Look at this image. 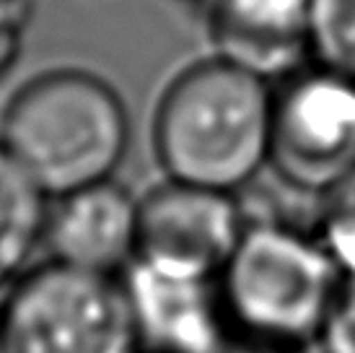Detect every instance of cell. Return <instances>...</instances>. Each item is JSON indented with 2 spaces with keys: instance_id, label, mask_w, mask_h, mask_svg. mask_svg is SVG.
Masks as SVG:
<instances>
[{
  "instance_id": "9c48e42d",
  "label": "cell",
  "mask_w": 355,
  "mask_h": 353,
  "mask_svg": "<svg viewBox=\"0 0 355 353\" xmlns=\"http://www.w3.org/2000/svg\"><path fill=\"white\" fill-rule=\"evenodd\" d=\"M138 200L117 179L52 197L42 234L47 260L119 278L138 257Z\"/></svg>"
},
{
  "instance_id": "4fadbf2b",
  "label": "cell",
  "mask_w": 355,
  "mask_h": 353,
  "mask_svg": "<svg viewBox=\"0 0 355 353\" xmlns=\"http://www.w3.org/2000/svg\"><path fill=\"white\" fill-rule=\"evenodd\" d=\"M314 345L319 353H355V281H345Z\"/></svg>"
},
{
  "instance_id": "5bb4252c",
  "label": "cell",
  "mask_w": 355,
  "mask_h": 353,
  "mask_svg": "<svg viewBox=\"0 0 355 353\" xmlns=\"http://www.w3.org/2000/svg\"><path fill=\"white\" fill-rule=\"evenodd\" d=\"M26 19L29 13L24 0H0V79L13 68L19 58Z\"/></svg>"
},
{
  "instance_id": "30bf717a",
  "label": "cell",
  "mask_w": 355,
  "mask_h": 353,
  "mask_svg": "<svg viewBox=\"0 0 355 353\" xmlns=\"http://www.w3.org/2000/svg\"><path fill=\"white\" fill-rule=\"evenodd\" d=\"M50 197L0 148V296L31 268Z\"/></svg>"
},
{
  "instance_id": "8fae6325",
  "label": "cell",
  "mask_w": 355,
  "mask_h": 353,
  "mask_svg": "<svg viewBox=\"0 0 355 353\" xmlns=\"http://www.w3.org/2000/svg\"><path fill=\"white\" fill-rule=\"evenodd\" d=\"M311 63L355 81V0H311Z\"/></svg>"
},
{
  "instance_id": "7a4b0ae2",
  "label": "cell",
  "mask_w": 355,
  "mask_h": 353,
  "mask_svg": "<svg viewBox=\"0 0 355 353\" xmlns=\"http://www.w3.org/2000/svg\"><path fill=\"white\" fill-rule=\"evenodd\" d=\"M0 148L52 200L114 179L130 148L128 107L91 70H44L3 107Z\"/></svg>"
},
{
  "instance_id": "ba28073f",
  "label": "cell",
  "mask_w": 355,
  "mask_h": 353,
  "mask_svg": "<svg viewBox=\"0 0 355 353\" xmlns=\"http://www.w3.org/2000/svg\"><path fill=\"white\" fill-rule=\"evenodd\" d=\"M213 55L270 83L311 63V0H195Z\"/></svg>"
},
{
  "instance_id": "8992f818",
  "label": "cell",
  "mask_w": 355,
  "mask_h": 353,
  "mask_svg": "<svg viewBox=\"0 0 355 353\" xmlns=\"http://www.w3.org/2000/svg\"><path fill=\"white\" fill-rule=\"evenodd\" d=\"M239 195L166 179L138 200V257L177 275L218 281L247 229Z\"/></svg>"
},
{
  "instance_id": "277c9868",
  "label": "cell",
  "mask_w": 355,
  "mask_h": 353,
  "mask_svg": "<svg viewBox=\"0 0 355 353\" xmlns=\"http://www.w3.org/2000/svg\"><path fill=\"white\" fill-rule=\"evenodd\" d=\"M3 353H143L119 278L44 260L0 302Z\"/></svg>"
},
{
  "instance_id": "52a82bcc",
  "label": "cell",
  "mask_w": 355,
  "mask_h": 353,
  "mask_svg": "<svg viewBox=\"0 0 355 353\" xmlns=\"http://www.w3.org/2000/svg\"><path fill=\"white\" fill-rule=\"evenodd\" d=\"M143 353H218L231 335L218 281L132 260L119 275Z\"/></svg>"
},
{
  "instance_id": "3957f363",
  "label": "cell",
  "mask_w": 355,
  "mask_h": 353,
  "mask_svg": "<svg viewBox=\"0 0 355 353\" xmlns=\"http://www.w3.org/2000/svg\"><path fill=\"white\" fill-rule=\"evenodd\" d=\"M345 286L316 231L249 218L218 278L231 333L267 343L309 348Z\"/></svg>"
},
{
  "instance_id": "6da1fadb",
  "label": "cell",
  "mask_w": 355,
  "mask_h": 353,
  "mask_svg": "<svg viewBox=\"0 0 355 353\" xmlns=\"http://www.w3.org/2000/svg\"><path fill=\"white\" fill-rule=\"evenodd\" d=\"M275 83L216 55L184 68L158 99L153 151L166 179L239 195L267 169Z\"/></svg>"
},
{
  "instance_id": "2e32d148",
  "label": "cell",
  "mask_w": 355,
  "mask_h": 353,
  "mask_svg": "<svg viewBox=\"0 0 355 353\" xmlns=\"http://www.w3.org/2000/svg\"><path fill=\"white\" fill-rule=\"evenodd\" d=\"M0 353H3V345H0Z\"/></svg>"
},
{
  "instance_id": "7c38bea8",
  "label": "cell",
  "mask_w": 355,
  "mask_h": 353,
  "mask_svg": "<svg viewBox=\"0 0 355 353\" xmlns=\"http://www.w3.org/2000/svg\"><path fill=\"white\" fill-rule=\"evenodd\" d=\"M314 231L345 281H355V174L319 197Z\"/></svg>"
},
{
  "instance_id": "5b68a950",
  "label": "cell",
  "mask_w": 355,
  "mask_h": 353,
  "mask_svg": "<svg viewBox=\"0 0 355 353\" xmlns=\"http://www.w3.org/2000/svg\"><path fill=\"white\" fill-rule=\"evenodd\" d=\"M267 169L324 197L355 174V81L309 63L275 86Z\"/></svg>"
},
{
  "instance_id": "9a60e30c",
  "label": "cell",
  "mask_w": 355,
  "mask_h": 353,
  "mask_svg": "<svg viewBox=\"0 0 355 353\" xmlns=\"http://www.w3.org/2000/svg\"><path fill=\"white\" fill-rule=\"evenodd\" d=\"M218 353H306V348H291V345L267 343V340H257V338L231 333Z\"/></svg>"
}]
</instances>
